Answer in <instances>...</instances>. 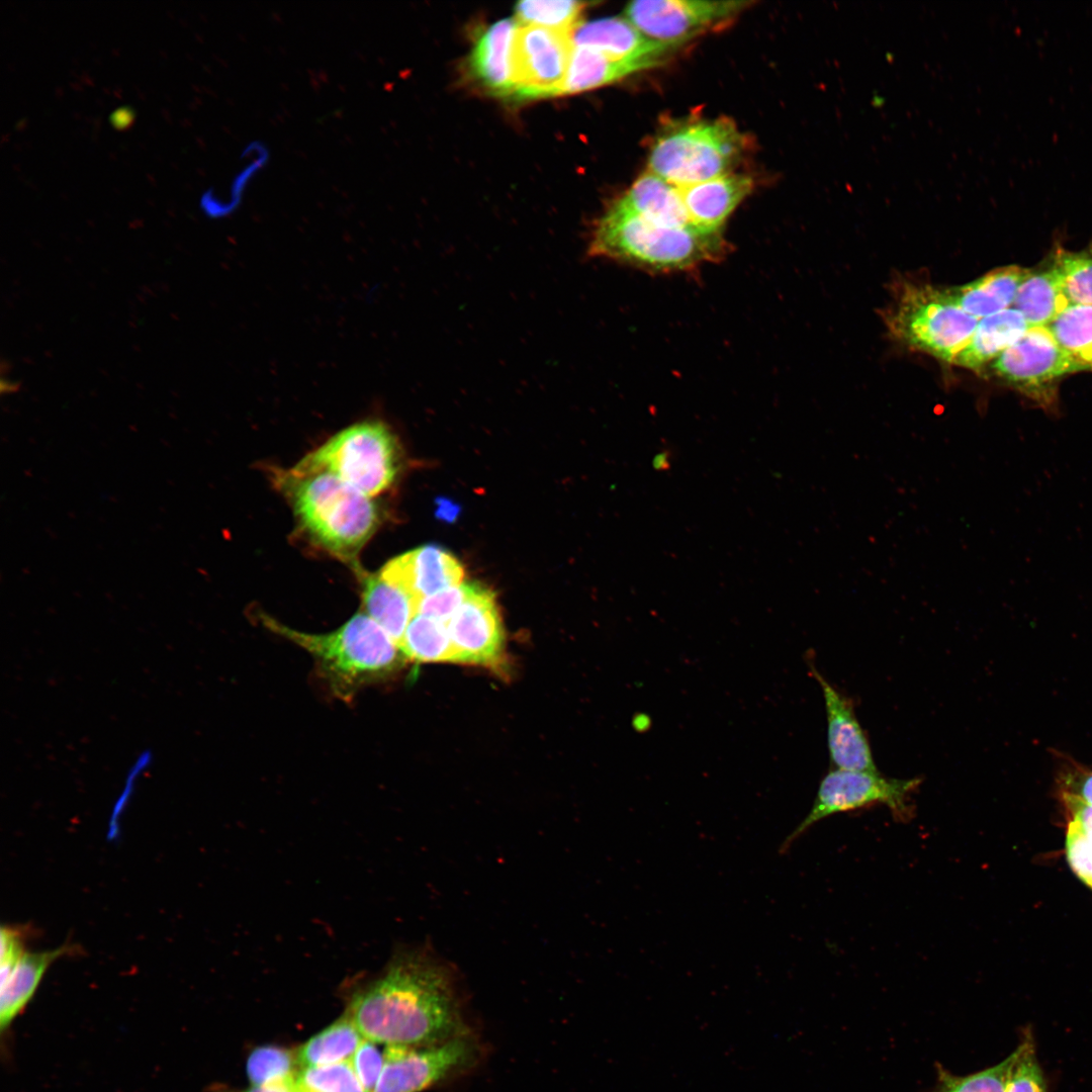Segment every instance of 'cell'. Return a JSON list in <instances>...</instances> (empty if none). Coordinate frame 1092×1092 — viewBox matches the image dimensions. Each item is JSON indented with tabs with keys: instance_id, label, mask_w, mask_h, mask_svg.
<instances>
[{
	"instance_id": "cell-17",
	"label": "cell",
	"mask_w": 1092,
	"mask_h": 1092,
	"mask_svg": "<svg viewBox=\"0 0 1092 1092\" xmlns=\"http://www.w3.org/2000/svg\"><path fill=\"white\" fill-rule=\"evenodd\" d=\"M752 186L749 176L728 172L678 189L691 225L701 233L720 234L727 217Z\"/></svg>"
},
{
	"instance_id": "cell-39",
	"label": "cell",
	"mask_w": 1092,
	"mask_h": 1092,
	"mask_svg": "<svg viewBox=\"0 0 1092 1092\" xmlns=\"http://www.w3.org/2000/svg\"><path fill=\"white\" fill-rule=\"evenodd\" d=\"M1062 800L1071 821L1088 837L1092 838V805L1069 793L1062 792Z\"/></svg>"
},
{
	"instance_id": "cell-4",
	"label": "cell",
	"mask_w": 1092,
	"mask_h": 1092,
	"mask_svg": "<svg viewBox=\"0 0 1092 1092\" xmlns=\"http://www.w3.org/2000/svg\"><path fill=\"white\" fill-rule=\"evenodd\" d=\"M261 623L306 650L342 696L398 669L405 658L391 637L367 614L358 613L335 631L310 634L261 614Z\"/></svg>"
},
{
	"instance_id": "cell-35",
	"label": "cell",
	"mask_w": 1092,
	"mask_h": 1092,
	"mask_svg": "<svg viewBox=\"0 0 1092 1092\" xmlns=\"http://www.w3.org/2000/svg\"><path fill=\"white\" fill-rule=\"evenodd\" d=\"M1066 855L1073 872L1092 889V838L1071 820L1067 827Z\"/></svg>"
},
{
	"instance_id": "cell-2",
	"label": "cell",
	"mask_w": 1092,
	"mask_h": 1092,
	"mask_svg": "<svg viewBox=\"0 0 1092 1092\" xmlns=\"http://www.w3.org/2000/svg\"><path fill=\"white\" fill-rule=\"evenodd\" d=\"M273 480L308 539L361 570L357 555L380 522L370 497L329 472L296 474L274 469Z\"/></svg>"
},
{
	"instance_id": "cell-7",
	"label": "cell",
	"mask_w": 1092,
	"mask_h": 1092,
	"mask_svg": "<svg viewBox=\"0 0 1092 1092\" xmlns=\"http://www.w3.org/2000/svg\"><path fill=\"white\" fill-rule=\"evenodd\" d=\"M886 318L904 345L950 364L979 323L950 300L945 287L929 284L905 285Z\"/></svg>"
},
{
	"instance_id": "cell-8",
	"label": "cell",
	"mask_w": 1092,
	"mask_h": 1092,
	"mask_svg": "<svg viewBox=\"0 0 1092 1092\" xmlns=\"http://www.w3.org/2000/svg\"><path fill=\"white\" fill-rule=\"evenodd\" d=\"M921 782V778L895 779L879 771L832 768L821 780L810 812L784 839L779 852L786 853L815 823L837 813L885 805L897 820L907 821L913 816L911 796Z\"/></svg>"
},
{
	"instance_id": "cell-13",
	"label": "cell",
	"mask_w": 1092,
	"mask_h": 1092,
	"mask_svg": "<svg viewBox=\"0 0 1092 1092\" xmlns=\"http://www.w3.org/2000/svg\"><path fill=\"white\" fill-rule=\"evenodd\" d=\"M454 662L497 667L505 658V632L494 594L470 582L464 603L447 622Z\"/></svg>"
},
{
	"instance_id": "cell-25",
	"label": "cell",
	"mask_w": 1092,
	"mask_h": 1092,
	"mask_svg": "<svg viewBox=\"0 0 1092 1092\" xmlns=\"http://www.w3.org/2000/svg\"><path fill=\"white\" fill-rule=\"evenodd\" d=\"M1013 305L1030 327H1048L1070 303L1049 267L1029 271L1017 289Z\"/></svg>"
},
{
	"instance_id": "cell-34",
	"label": "cell",
	"mask_w": 1092,
	"mask_h": 1092,
	"mask_svg": "<svg viewBox=\"0 0 1092 1092\" xmlns=\"http://www.w3.org/2000/svg\"><path fill=\"white\" fill-rule=\"evenodd\" d=\"M1016 1049L1017 1055L1009 1072L1005 1092H1046L1044 1076L1029 1030L1025 1031Z\"/></svg>"
},
{
	"instance_id": "cell-9",
	"label": "cell",
	"mask_w": 1092,
	"mask_h": 1092,
	"mask_svg": "<svg viewBox=\"0 0 1092 1092\" xmlns=\"http://www.w3.org/2000/svg\"><path fill=\"white\" fill-rule=\"evenodd\" d=\"M984 371L1042 408L1054 411L1061 379L1083 368L1060 346L1048 327H1029Z\"/></svg>"
},
{
	"instance_id": "cell-26",
	"label": "cell",
	"mask_w": 1092,
	"mask_h": 1092,
	"mask_svg": "<svg viewBox=\"0 0 1092 1092\" xmlns=\"http://www.w3.org/2000/svg\"><path fill=\"white\" fill-rule=\"evenodd\" d=\"M364 1036L346 1014L311 1037L296 1053L297 1064L303 1068L348 1062Z\"/></svg>"
},
{
	"instance_id": "cell-41",
	"label": "cell",
	"mask_w": 1092,
	"mask_h": 1092,
	"mask_svg": "<svg viewBox=\"0 0 1092 1092\" xmlns=\"http://www.w3.org/2000/svg\"><path fill=\"white\" fill-rule=\"evenodd\" d=\"M133 118V111L129 106H121L113 110L109 115L110 123L116 129L127 127Z\"/></svg>"
},
{
	"instance_id": "cell-10",
	"label": "cell",
	"mask_w": 1092,
	"mask_h": 1092,
	"mask_svg": "<svg viewBox=\"0 0 1092 1092\" xmlns=\"http://www.w3.org/2000/svg\"><path fill=\"white\" fill-rule=\"evenodd\" d=\"M480 1044L471 1031L425 1046L387 1045L373 1092H421L473 1067Z\"/></svg>"
},
{
	"instance_id": "cell-37",
	"label": "cell",
	"mask_w": 1092,
	"mask_h": 1092,
	"mask_svg": "<svg viewBox=\"0 0 1092 1092\" xmlns=\"http://www.w3.org/2000/svg\"><path fill=\"white\" fill-rule=\"evenodd\" d=\"M469 588V582L461 583L427 597L419 602L417 615L447 623L466 600Z\"/></svg>"
},
{
	"instance_id": "cell-44",
	"label": "cell",
	"mask_w": 1092,
	"mask_h": 1092,
	"mask_svg": "<svg viewBox=\"0 0 1092 1092\" xmlns=\"http://www.w3.org/2000/svg\"><path fill=\"white\" fill-rule=\"evenodd\" d=\"M302 1092V1091H301Z\"/></svg>"
},
{
	"instance_id": "cell-21",
	"label": "cell",
	"mask_w": 1092,
	"mask_h": 1092,
	"mask_svg": "<svg viewBox=\"0 0 1092 1092\" xmlns=\"http://www.w3.org/2000/svg\"><path fill=\"white\" fill-rule=\"evenodd\" d=\"M1024 316L1015 308H1007L981 318L968 345L951 364L983 372L1006 348L1029 329Z\"/></svg>"
},
{
	"instance_id": "cell-5",
	"label": "cell",
	"mask_w": 1092,
	"mask_h": 1092,
	"mask_svg": "<svg viewBox=\"0 0 1092 1092\" xmlns=\"http://www.w3.org/2000/svg\"><path fill=\"white\" fill-rule=\"evenodd\" d=\"M744 148V135L728 119L680 122L656 138L648 171L680 188L730 172Z\"/></svg>"
},
{
	"instance_id": "cell-36",
	"label": "cell",
	"mask_w": 1092,
	"mask_h": 1092,
	"mask_svg": "<svg viewBox=\"0 0 1092 1092\" xmlns=\"http://www.w3.org/2000/svg\"><path fill=\"white\" fill-rule=\"evenodd\" d=\"M377 1043L379 1042L363 1039L350 1060L366 1092L374 1091L384 1065V1051L381 1052Z\"/></svg>"
},
{
	"instance_id": "cell-32",
	"label": "cell",
	"mask_w": 1092,
	"mask_h": 1092,
	"mask_svg": "<svg viewBox=\"0 0 1092 1092\" xmlns=\"http://www.w3.org/2000/svg\"><path fill=\"white\" fill-rule=\"evenodd\" d=\"M296 1056L289 1051L265 1045L254 1050L247 1061V1074L254 1086H264L294 1080Z\"/></svg>"
},
{
	"instance_id": "cell-3",
	"label": "cell",
	"mask_w": 1092,
	"mask_h": 1092,
	"mask_svg": "<svg viewBox=\"0 0 1092 1092\" xmlns=\"http://www.w3.org/2000/svg\"><path fill=\"white\" fill-rule=\"evenodd\" d=\"M587 252L645 269L674 271L720 259L725 244L720 234L662 226L616 202L599 220Z\"/></svg>"
},
{
	"instance_id": "cell-20",
	"label": "cell",
	"mask_w": 1092,
	"mask_h": 1092,
	"mask_svg": "<svg viewBox=\"0 0 1092 1092\" xmlns=\"http://www.w3.org/2000/svg\"><path fill=\"white\" fill-rule=\"evenodd\" d=\"M617 202L656 224L674 229H694L690 223L678 187L650 171L641 174Z\"/></svg>"
},
{
	"instance_id": "cell-14",
	"label": "cell",
	"mask_w": 1092,
	"mask_h": 1092,
	"mask_svg": "<svg viewBox=\"0 0 1092 1092\" xmlns=\"http://www.w3.org/2000/svg\"><path fill=\"white\" fill-rule=\"evenodd\" d=\"M809 671L822 691L830 762L834 768L879 771L866 731L859 724L851 700L832 686L807 655Z\"/></svg>"
},
{
	"instance_id": "cell-15",
	"label": "cell",
	"mask_w": 1092,
	"mask_h": 1092,
	"mask_svg": "<svg viewBox=\"0 0 1092 1092\" xmlns=\"http://www.w3.org/2000/svg\"><path fill=\"white\" fill-rule=\"evenodd\" d=\"M379 574L406 593L418 609L421 600L460 585L464 570L452 553L428 544L389 560Z\"/></svg>"
},
{
	"instance_id": "cell-11",
	"label": "cell",
	"mask_w": 1092,
	"mask_h": 1092,
	"mask_svg": "<svg viewBox=\"0 0 1092 1092\" xmlns=\"http://www.w3.org/2000/svg\"><path fill=\"white\" fill-rule=\"evenodd\" d=\"M571 32L518 23L512 48L513 96L561 95L573 49Z\"/></svg>"
},
{
	"instance_id": "cell-12",
	"label": "cell",
	"mask_w": 1092,
	"mask_h": 1092,
	"mask_svg": "<svg viewBox=\"0 0 1092 1092\" xmlns=\"http://www.w3.org/2000/svg\"><path fill=\"white\" fill-rule=\"evenodd\" d=\"M748 4L746 1L637 0L625 7L624 17L647 37L678 48L684 41L726 23Z\"/></svg>"
},
{
	"instance_id": "cell-24",
	"label": "cell",
	"mask_w": 1092,
	"mask_h": 1092,
	"mask_svg": "<svg viewBox=\"0 0 1092 1092\" xmlns=\"http://www.w3.org/2000/svg\"><path fill=\"white\" fill-rule=\"evenodd\" d=\"M649 68L644 64L614 60L590 48L573 46L561 95L602 87Z\"/></svg>"
},
{
	"instance_id": "cell-29",
	"label": "cell",
	"mask_w": 1092,
	"mask_h": 1092,
	"mask_svg": "<svg viewBox=\"0 0 1092 1092\" xmlns=\"http://www.w3.org/2000/svg\"><path fill=\"white\" fill-rule=\"evenodd\" d=\"M1051 269L1070 305H1092V256L1059 249Z\"/></svg>"
},
{
	"instance_id": "cell-43",
	"label": "cell",
	"mask_w": 1092,
	"mask_h": 1092,
	"mask_svg": "<svg viewBox=\"0 0 1092 1092\" xmlns=\"http://www.w3.org/2000/svg\"><path fill=\"white\" fill-rule=\"evenodd\" d=\"M295 1092H301V1091H300V1090H298V1089L296 1088V1091H295Z\"/></svg>"
},
{
	"instance_id": "cell-28",
	"label": "cell",
	"mask_w": 1092,
	"mask_h": 1092,
	"mask_svg": "<svg viewBox=\"0 0 1092 1092\" xmlns=\"http://www.w3.org/2000/svg\"><path fill=\"white\" fill-rule=\"evenodd\" d=\"M1048 328L1084 371H1092V305H1070Z\"/></svg>"
},
{
	"instance_id": "cell-38",
	"label": "cell",
	"mask_w": 1092,
	"mask_h": 1092,
	"mask_svg": "<svg viewBox=\"0 0 1092 1092\" xmlns=\"http://www.w3.org/2000/svg\"><path fill=\"white\" fill-rule=\"evenodd\" d=\"M1 972L0 978L10 973L16 963L25 953V931L16 926L3 925L1 927Z\"/></svg>"
},
{
	"instance_id": "cell-19",
	"label": "cell",
	"mask_w": 1092,
	"mask_h": 1092,
	"mask_svg": "<svg viewBox=\"0 0 1092 1092\" xmlns=\"http://www.w3.org/2000/svg\"><path fill=\"white\" fill-rule=\"evenodd\" d=\"M1030 270L1009 265L991 270L959 286L945 287L950 300L966 313L984 318L1009 308L1017 289Z\"/></svg>"
},
{
	"instance_id": "cell-16",
	"label": "cell",
	"mask_w": 1092,
	"mask_h": 1092,
	"mask_svg": "<svg viewBox=\"0 0 1092 1092\" xmlns=\"http://www.w3.org/2000/svg\"><path fill=\"white\" fill-rule=\"evenodd\" d=\"M574 47H586L618 61L654 67L677 47L644 35L625 17H604L579 23L571 32Z\"/></svg>"
},
{
	"instance_id": "cell-1",
	"label": "cell",
	"mask_w": 1092,
	"mask_h": 1092,
	"mask_svg": "<svg viewBox=\"0 0 1092 1092\" xmlns=\"http://www.w3.org/2000/svg\"><path fill=\"white\" fill-rule=\"evenodd\" d=\"M347 1015L364 1038L425 1046L470 1031L452 969L428 948H401L356 992Z\"/></svg>"
},
{
	"instance_id": "cell-23",
	"label": "cell",
	"mask_w": 1092,
	"mask_h": 1092,
	"mask_svg": "<svg viewBox=\"0 0 1092 1092\" xmlns=\"http://www.w3.org/2000/svg\"><path fill=\"white\" fill-rule=\"evenodd\" d=\"M362 581V600L367 614L397 644L413 618L417 604L402 589L383 579L380 574L358 572Z\"/></svg>"
},
{
	"instance_id": "cell-33",
	"label": "cell",
	"mask_w": 1092,
	"mask_h": 1092,
	"mask_svg": "<svg viewBox=\"0 0 1092 1092\" xmlns=\"http://www.w3.org/2000/svg\"><path fill=\"white\" fill-rule=\"evenodd\" d=\"M294 1081L302 1092H366L350 1061L303 1068Z\"/></svg>"
},
{
	"instance_id": "cell-22",
	"label": "cell",
	"mask_w": 1092,
	"mask_h": 1092,
	"mask_svg": "<svg viewBox=\"0 0 1092 1092\" xmlns=\"http://www.w3.org/2000/svg\"><path fill=\"white\" fill-rule=\"evenodd\" d=\"M77 946L63 945L53 950L27 953L1 979L0 1024L7 1028L35 993L49 966L57 959L71 954Z\"/></svg>"
},
{
	"instance_id": "cell-18",
	"label": "cell",
	"mask_w": 1092,
	"mask_h": 1092,
	"mask_svg": "<svg viewBox=\"0 0 1092 1092\" xmlns=\"http://www.w3.org/2000/svg\"><path fill=\"white\" fill-rule=\"evenodd\" d=\"M518 22L506 18L482 31L470 56V69L477 81L493 95L513 96L512 48Z\"/></svg>"
},
{
	"instance_id": "cell-31",
	"label": "cell",
	"mask_w": 1092,
	"mask_h": 1092,
	"mask_svg": "<svg viewBox=\"0 0 1092 1092\" xmlns=\"http://www.w3.org/2000/svg\"><path fill=\"white\" fill-rule=\"evenodd\" d=\"M585 3L579 1H521L515 11L517 22L572 31L580 22Z\"/></svg>"
},
{
	"instance_id": "cell-40",
	"label": "cell",
	"mask_w": 1092,
	"mask_h": 1092,
	"mask_svg": "<svg viewBox=\"0 0 1092 1092\" xmlns=\"http://www.w3.org/2000/svg\"><path fill=\"white\" fill-rule=\"evenodd\" d=\"M1063 791L1074 795L1092 805V771L1082 769L1068 774L1064 778Z\"/></svg>"
},
{
	"instance_id": "cell-6",
	"label": "cell",
	"mask_w": 1092,
	"mask_h": 1092,
	"mask_svg": "<svg viewBox=\"0 0 1092 1092\" xmlns=\"http://www.w3.org/2000/svg\"><path fill=\"white\" fill-rule=\"evenodd\" d=\"M399 465L395 435L382 421L369 420L342 430L290 470L329 472L372 497L391 486Z\"/></svg>"
},
{
	"instance_id": "cell-42",
	"label": "cell",
	"mask_w": 1092,
	"mask_h": 1092,
	"mask_svg": "<svg viewBox=\"0 0 1092 1092\" xmlns=\"http://www.w3.org/2000/svg\"><path fill=\"white\" fill-rule=\"evenodd\" d=\"M295 1091H296L295 1081L290 1080V1081H284V1082H279V1083H274V1084H269V1085H264V1086H255L254 1088L249 1089V1090H247L245 1092H295Z\"/></svg>"
},
{
	"instance_id": "cell-30",
	"label": "cell",
	"mask_w": 1092,
	"mask_h": 1092,
	"mask_svg": "<svg viewBox=\"0 0 1092 1092\" xmlns=\"http://www.w3.org/2000/svg\"><path fill=\"white\" fill-rule=\"evenodd\" d=\"M1016 1055L1017 1049L997 1065L965 1076L937 1066V1084L933 1092H1005Z\"/></svg>"
},
{
	"instance_id": "cell-27",
	"label": "cell",
	"mask_w": 1092,
	"mask_h": 1092,
	"mask_svg": "<svg viewBox=\"0 0 1092 1092\" xmlns=\"http://www.w3.org/2000/svg\"><path fill=\"white\" fill-rule=\"evenodd\" d=\"M398 648L413 661L454 662L447 623L423 615H416L410 622Z\"/></svg>"
}]
</instances>
